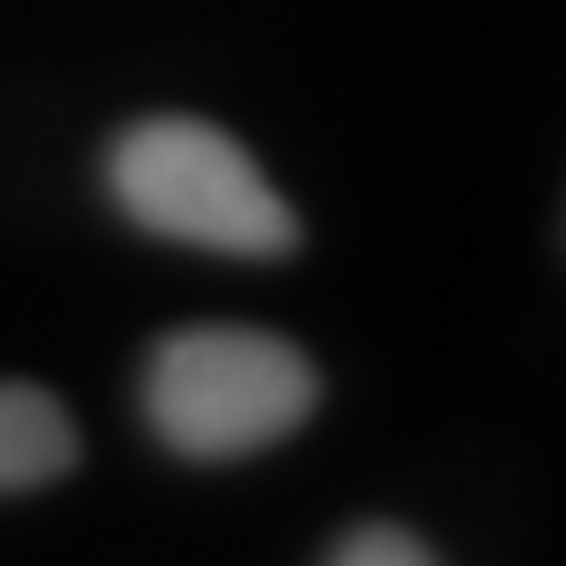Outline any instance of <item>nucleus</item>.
Listing matches in <instances>:
<instances>
[{
	"label": "nucleus",
	"instance_id": "1",
	"mask_svg": "<svg viewBox=\"0 0 566 566\" xmlns=\"http://www.w3.org/2000/svg\"><path fill=\"white\" fill-rule=\"evenodd\" d=\"M109 198L137 232L226 260H287L301 219L226 130L198 116H144L109 144Z\"/></svg>",
	"mask_w": 566,
	"mask_h": 566
},
{
	"label": "nucleus",
	"instance_id": "2",
	"mask_svg": "<svg viewBox=\"0 0 566 566\" xmlns=\"http://www.w3.org/2000/svg\"><path fill=\"white\" fill-rule=\"evenodd\" d=\"M314 361L266 328H178L144 361V423L191 464L273 451L314 417Z\"/></svg>",
	"mask_w": 566,
	"mask_h": 566
},
{
	"label": "nucleus",
	"instance_id": "3",
	"mask_svg": "<svg viewBox=\"0 0 566 566\" xmlns=\"http://www.w3.org/2000/svg\"><path fill=\"white\" fill-rule=\"evenodd\" d=\"M75 423L69 410L34 382H0V499L42 492V484L75 471Z\"/></svg>",
	"mask_w": 566,
	"mask_h": 566
},
{
	"label": "nucleus",
	"instance_id": "4",
	"mask_svg": "<svg viewBox=\"0 0 566 566\" xmlns=\"http://www.w3.org/2000/svg\"><path fill=\"white\" fill-rule=\"evenodd\" d=\"M321 566H443V559L410 533V525L369 518V525H355V533H342Z\"/></svg>",
	"mask_w": 566,
	"mask_h": 566
}]
</instances>
